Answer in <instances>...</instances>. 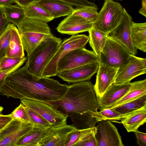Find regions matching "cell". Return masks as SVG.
Masks as SVG:
<instances>
[{
    "mask_svg": "<svg viewBox=\"0 0 146 146\" xmlns=\"http://www.w3.org/2000/svg\"><path fill=\"white\" fill-rule=\"evenodd\" d=\"M68 86L50 77H40L27 70L26 65L10 74L0 88L1 95L8 98L28 99L48 102L58 100Z\"/></svg>",
    "mask_w": 146,
    "mask_h": 146,
    "instance_id": "6da1fadb",
    "label": "cell"
},
{
    "mask_svg": "<svg viewBox=\"0 0 146 146\" xmlns=\"http://www.w3.org/2000/svg\"><path fill=\"white\" fill-rule=\"evenodd\" d=\"M45 102L69 117L71 125L77 129L92 128L98 122L92 115L100 108L94 85L90 81L74 83L68 86L61 98Z\"/></svg>",
    "mask_w": 146,
    "mask_h": 146,
    "instance_id": "7a4b0ae2",
    "label": "cell"
},
{
    "mask_svg": "<svg viewBox=\"0 0 146 146\" xmlns=\"http://www.w3.org/2000/svg\"><path fill=\"white\" fill-rule=\"evenodd\" d=\"M62 39L53 35L42 40L31 55L27 57L25 65L28 71L33 74L42 77L46 66L58 50Z\"/></svg>",
    "mask_w": 146,
    "mask_h": 146,
    "instance_id": "3957f363",
    "label": "cell"
},
{
    "mask_svg": "<svg viewBox=\"0 0 146 146\" xmlns=\"http://www.w3.org/2000/svg\"><path fill=\"white\" fill-rule=\"evenodd\" d=\"M17 26L27 57L42 40L53 35L47 23L43 21L26 17Z\"/></svg>",
    "mask_w": 146,
    "mask_h": 146,
    "instance_id": "277c9868",
    "label": "cell"
},
{
    "mask_svg": "<svg viewBox=\"0 0 146 146\" xmlns=\"http://www.w3.org/2000/svg\"><path fill=\"white\" fill-rule=\"evenodd\" d=\"M123 14V8L120 3L113 0H105L93 22V27L108 34L120 23Z\"/></svg>",
    "mask_w": 146,
    "mask_h": 146,
    "instance_id": "5b68a950",
    "label": "cell"
},
{
    "mask_svg": "<svg viewBox=\"0 0 146 146\" xmlns=\"http://www.w3.org/2000/svg\"><path fill=\"white\" fill-rule=\"evenodd\" d=\"M89 40V36L84 34L72 35L68 38L64 39L45 68L42 76L50 77L57 75L58 74L57 66L60 59L71 51L84 47Z\"/></svg>",
    "mask_w": 146,
    "mask_h": 146,
    "instance_id": "8992f818",
    "label": "cell"
},
{
    "mask_svg": "<svg viewBox=\"0 0 146 146\" xmlns=\"http://www.w3.org/2000/svg\"><path fill=\"white\" fill-rule=\"evenodd\" d=\"M131 55L123 46L108 36L98 62L108 67L119 68L128 62Z\"/></svg>",
    "mask_w": 146,
    "mask_h": 146,
    "instance_id": "52a82bcc",
    "label": "cell"
},
{
    "mask_svg": "<svg viewBox=\"0 0 146 146\" xmlns=\"http://www.w3.org/2000/svg\"><path fill=\"white\" fill-rule=\"evenodd\" d=\"M98 56L93 51L84 47L78 48L71 51L60 59L57 70L58 73L89 63L98 62Z\"/></svg>",
    "mask_w": 146,
    "mask_h": 146,
    "instance_id": "ba28073f",
    "label": "cell"
},
{
    "mask_svg": "<svg viewBox=\"0 0 146 146\" xmlns=\"http://www.w3.org/2000/svg\"><path fill=\"white\" fill-rule=\"evenodd\" d=\"M34 124L13 119L0 131V146H16L19 140L33 128Z\"/></svg>",
    "mask_w": 146,
    "mask_h": 146,
    "instance_id": "9c48e42d",
    "label": "cell"
},
{
    "mask_svg": "<svg viewBox=\"0 0 146 146\" xmlns=\"http://www.w3.org/2000/svg\"><path fill=\"white\" fill-rule=\"evenodd\" d=\"M21 102L38 113L49 122L51 126L57 127L66 124L68 117L46 102L28 99L21 100Z\"/></svg>",
    "mask_w": 146,
    "mask_h": 146,
    "instance_id": "30bf717a",
    "label": "cell"
},
{
    "mask_svg": "<svg viewBox=\"0 0 146 146\" xmlns=\"http://www.w3.org/2000/svg\"><path fill=\"white\" fill-rule=\"evenodd\" d=\"M146 73V58L131 54L128 62L118 68L114 83H128L134 78Z\"/></svg>",
    "mask_w": 146,
    "mask_h": 146,
    "instance_id": "8fae6325",
    "label": "cell"
},
{
    "mask_svg": "<svg viewBox=\"0 0 146 146\" xmlns=\"http://www.w3.org/2000/svg\"><path fill=\"white\" fill-rule=\"evenodd\" d=\"M123 18L119 24L110 32L108 36L118 42L123 46L130 54L135 56L137 51L132 44L131 28L132 18L123 8Z\"/></svg>",
    "mask_w": 146,
    "mask_h": 146,
    "instance_id": "7c38bea8",
    "label": "cell"
},
{
    "mask_svg": "<svg viewBox=\"0 0 146 146\" xmlns=\"http://www.w3.org/2000/svg\"><path fill=\"white\" fill-rule=\"evenodd\" d=\"M98 122L95 134L97 146H124L117 129L110 120Z\"/></svg>",
    "mask_w": 146,
    "mask_h": 146,
    "instance_id": "4fadbf2b",
    "label": "cell"
},
{
    "mask_svg": "<svg viewBox=\"0 0 146 146\" xmlns=\"http://www.w3.org/2000/svg\"><path fill=\"white\" fill-rule=\"evenodd\" d=\"M99 66L98 62L91 63L62 71L57 76L70 83L89 80L97 72Z\"/></svg>",
    "mask_w": 146,
    "mask_h": 146,
    "instance_id": "5bb4252c",
    "label": "cell"
},
{
    "mask_svg": "<svg viewBox=\"0 0 146 146\" xmlns=\"http://www.w3.org/2000/svg\"><path fill=\"white\" fill-rule=\"evenodd\" d=\"M93 26V22L72 14L62 20L56 28L61 34L75 35L88 31Z\"/></svg>",
    "mask_w": 146,
    "mask_h": 146,
    "instance_id": "9a60e30c",
    "label": "cell"
},
{
    "mask_svg": "<svg viewBox=\"0 0 146 146\" xmlns=\"http://www.w3.org/2000/svg\"><path fill=\"white\" fill-rule=\"evenodd\" d=\"M75 128L67 124L46 128L40 146H64L68 134Z\"/></svg>",
    "mask_w": 146,
    "mask_h": 146,
    "instance_id": "2e32d148",
    "label": "cell"
},
{
    "mask_svg": "<svg viewBox=\"0 0 146 146\" xmlns=\"http://www.w3.org/2000/svg\"><path fill=\"white\" fill-rule=\"evenodd\" d=\"M131 86V82L121 84H112L102 97L97 98L99 109L109 108L126 94Z\"/></svg>",
    "mask_w": 146,
    "mask_h": 146,
    "instance_id": "e0dca14e",
    "label": "cell"
},
{
    "mask_svg": "<svg viewBox=\"0 0 146 146\" xmlns=\"http://www.w3.org/2000/svg\"><path fill=\"white\" fill-rule=\"evenodd\" d=\"M118 68L99 64L94 85L97 98L102 97L108 88L114 83Z\"/></svg>",
    "mask_w": 146,
    "mask_h": 146,
    "instance_id": "ac0fdd59",
    "label": "cell"
},
{
    "mask_svg": "<svg viewBox=\"0 0 146 146\" xmlns=\"http://www.w3.org/2000/svg\"><path fill=\"white\" fill-rule=\"evenodd\" d=\"M35 2L54 19L69 15L72 14L74 10L72 6L59 0H38Z\"/></svg>",
    "mask_w": 146,
    "mask_h": 146,
    "instance_id": "d6986e66",
    "label": "cell"
},
{
    "mask_svg": "<svg viewBox=\"0 0 146 146\" xmlns=\"http://www.w3.org/2000/svg\"><path fill=\"white\" fill-rule=\"evenodd\" d=\"M46 128L35 124L33 128L19 140L16 146H40Z\"/></svg>",
    "mask_w": 146,
    "mask_h": 146,
    "instance_id": "ffe728a7",
    "label": "cell"
},
{
    "mask_svg": "<svg viewBox=\"0 0 146 146\" xmlns=\"http://www.w3.org/2000/svg\"><path fill=\"white\" fill-rule=\"evenodd\" d=\"M131 41L136 49L146 52V23L132 22L131 28Z\"/></svg>",
    "mask_w": 146,
    "mask_h": 146,
    "instance_id": "44dd1931",
    "label": "cell"
},
{
    "mask_svg": "<svg viewBox=\"0 0 146 146\" xmlns=\"http://www.w3.org/2000/svg\"><path fill=\"white\" fill-rule=\"evenodd\" d=\"M121 121L128 132H134L146 121V107L130 113Z\"/></svg>",
    "mask_w": 146,
    "mask_h": 146,
    "instance_id": "7402d4cb",
    "label": "cell"
},
{
    "mask_svg": "<svg viewBox=\"0 0 146 146\" xmlns=\"http://www.w3.org/2000/svg\"><path fill=\"white\" fill-rule=\"evenodd\" d=\"M24 50L18 29L11 24V35L6 56L23 58L25 56Z\"/></svg>",
    "mask_w": 146,
    "mask_h": 146,
    "instance_id": "603a6c76",
    "label": "cell"
},
{
    "mask_svg": "<svg viewBox=\"0 0 146 146\" xmlns=\"http://www.w3.org/2000/svg\"><path fill=\"white\" fill-rule=\"evenodd\" d=\"M146 94V79L131 82L128 92L120 100L109 108L116 107Z\"/></svg>",
    "mask_w": 146,
    "mask_h": 146,
    "instance_id": "cb8c5ba5",
    "label": "cell"
},
{
    "mask_svg": "<svg viewBox=\"0 0 146 146\" xmlns=\"http://www.w3.org/2000/svg\"><path fill=\"white\" fill-rule=\"evenodd\" d=\"M88 32L90 46L93 51L99 58L107 40L108 34L93 26Z\"/></svg>",
    "mask_w": 146,
    "mask_h": 146,
    "instance_id": "d4e9b609",
    "label": "cell"
},
{
    "mask_svg": "<svg viewBox=\"0 0 146 146\" xmlns=\"http://www.w3.org/2000/svg\"><path fill=\"white\" fill-rule=\"evenodd\" d=\"M146 107V94L110 109L122 115H127Z\"/></svg>",
    "mask_w": 146,
    "mask_h": 146,
    "instance_id": "484cf974",
    "label": "cell"
},
{
    "mask_svg": "<svg viewBox=\"0 0 146 146\" xmlns=\"http://www.w3.org/2000/svg\"><path fill=\"white\" fill-rule=\"evenodd\" d=\"M26 17L45 21L47 23L54 17L35 2L23 7Z\"/></svg>",
    "mask_w": 146,
    "mask_h": 146,
    "instance_id": "4316f807",
    "label": "cell"
},
{
    "mask_svg": "<svg viewBox=\"0 0 146 146\" xmlns=\"http://www.w3.org/2000/svg\"><path fill=\"white\" fill-rule=\"evenodd\" d=\"M2 8L8 19L17 26L26 17L23 7L11 4Z\"/></svg>",
    "mask_w": 146,
    "mask_h": 146,
    "instance_id": "83f0119b",
    "label": "cell"
},
{
    "mask_svg": "<svg viewBox=\"0 0 146 146\" xmlns=\"http://www.w3.org/2000/svg\"><path fill=\"white\" fill-rule=\"evenodd\" d=\"M129 114L122 115L111 109L108 108L103 109L99 112H93L92 115L99 122L103 120L121 121Z\"/></svg>",
    "mask_w": 146,
    "mask_h": 146,
    "instance_id": "f1b7e54d",
    "label": "cell"
},
{
    "mask_svg": "<svg viewBox=\"0 0 146 146\" xmlns=\"http://www.w3.org/2000/svg\"><path fill=\"white\" fill-rule=\"evenodd\" d=\"M94 127L83 129H75L68 134L64 146H75L85 136L92 131Z\"/></svg>",
    "mask_w": 146,
    "mask_h": 146,
    "instance_id": "f546056e",
    "label": "cell"
},
{
    "mask_svg": "<svg viewBox=\"0 0 146 146\" xmlns=\"http://www.w3.org/2000/svg\"><path fill=\"white\" fill-rule=\"evenodd\" d=\"M98 9V7L92 6L76 7L72 14L93 22L97 17Z\"/></svg>",
    "mask_w": 146,
    "mask_h": 146,
    "instance_id": "4dcf8cb0",
    "label": "cell"
},
{
    "mask_svg": "<svg viewBox=\"0 0 146 146\" xmlns=\"http://www.w3.org/2000/svg\"><path fill=\"white\" fill-rule=\"evenodd\" d=\"M11 24L9 25L0 36V61L6 56L11 37Z\"/></svg>",
    "mask_w": 146,
    "mask_h": 146,
    "instance_id": "1f68e13d",
    "label": "cell"
},
{
    "mask_svg": "<svg viewBox=\"0 0 146 146\" xmlns=\"http://www.w3.org/2000/svg\"><path fill=\"white\" fill-rule=\"evenodd\" d=\"M10 114L13 119H19L25 122L32 123L25 106L21 102Z\"/></svg>",
    "mask_w": 146,
    "mask_h": 146,
    "instance_id": "d6a6232c",
    "label": "cell"
},
{
    "mask_svg": "<svg viewBox=\"0 0 146 146\" xmlns=\"http://www.w3.org/2000/svg\"><path fill=\"white\" fill-rule=\"evenodd\" d=\"M26 110L30 118L31 122L47 128L51 126V124L36 111L25 106Z\"/></svg>",
    "mask_w": 146,
    "mask_h": 146,
    "instance_id": "836d02e7",
    "label": "cell"
},
{
    "mask_svg": "<svg viewBox=\"0 0 146 146\" xmlns=\"http://www.w3.org/2000/svg\"><path fill=\"white\" fill-rule=\"evenodd\" d=\"M23 58L5 56L0 61V71L8 69L16 65L25 59Z\"/></svg>",
    "mask_w": 146,
    "mask_h": 146,
    "instance_id": "e575fe53",
    "label": "cell"
},
{
    "mask_svg": "<svg viewBox=\"0 0 146 146\" xmlns=\"http://www.w3.org/2000/svg\"><path fill=\"white\" fill-rule=\"evenodd\" d=\"M96 127L91 132L85 136L75 146H97L95 137Z\"/></svg>",
    "mask_w": 146,
    "mask_h": 146,
    "instance_id": "d590c367",
    "label": "cell"
},
{
    "mask_svg": "<svg viewBox=\"0 0 146 146\" xmlns=\"http://www.w3.org/2000/svg\"><path fill=\"white\" fill-rule=\"evenodd\" d=\"M27 59V57L20 62L8 69L0 71V88L3 85L7 77L11 73L15 71L21 66Z\"/></svg>",
    "mask_w": 146,
    "mask_h": 146,
    "instance_id": "8d00e7d4",
    "label": "cell"
},
{
    "mask_svg": "<svg viewBox=\"0 0 146 146\" xmlns=\"http://www.w3.org/2000/svg\"><path fill=\"white\" fill-rule=\"evenodd\" d=\"M68 4L72 6L79 8L86 6L97 7L94 3L90 2L88 0H59Z\"/></svg>",
    "mask_w": 146,
    "mask_h": 146,
    "instance_id": "74e56055",
    "label": "cell"
},
{
    "mask_svg": "<svg viewBox=\"0 0 146 146\" xmlns=\"http://www.w3.org/2000/svg\"><path fill=\"white\" fill-rule=\"evenodd\" d=\"M10 23L6 17L2 7H0V36Z\"/></svg>",
    "mask_w": 146,
    "mask_h": 146,
    "instance_id": "f35d334b",
    "label": "cell"
},
{
    "mask_svg": "<svg viewBox=\"0 0 146 146\" xmlns=\"http://www.w3.org/2000/svg\"><path fill=\"white\" fill-rule=\"evenodd\" d=\"M13 118L11 114L4 115L0 114V131L5 127Z\"/></svg>",
    "mask_w": 146,
    "mask_h": 146,
    "instance_id": "ab89813d",
    "label": "cell"
},
{
    "mask_svg": "<svg viewBox=\"0 0 146 146\" xmlns=\"http://www.w3.org/2000/svg\"><path fill=\"white\" fill-rule=\"evenodd\" d=\"M137 140V144L139 146H146V134L138 131L134 132Z\"/></svg>",
    "mask_w": 146,
    "mask_h": 146,
    "instance_id": "60d3db41",
    "label": "cell"
},
{
    "mask_svg": "<svg viewBox=\"0 0 146 146\" xmlns=\"http://www.w3.org/2000/svg\"><path fill=\"white\" fill-rule=\"evenodd\" d=\"M38 0H13L14 3L17 4L20 7H24Z\"/></svg>",
    "mask_w": 146,
    "mask_h": 146,
    "instance_id": "b9f144b4",
    "label": "cell"
},
{
    "mask_svg": "<svg viewBox=\"0 0 146 146\" xmlns=\"http://www.w3.org/2000/svg\"><path fill=\"white\" fill-rule=\"evenodd\" d=\"M141 7L139 11V13L146 17V0H141Z\"/></svg>",
    "mask_w": 146,
    "mask_h": 146,
    "instance_id": "7bdbcfd3",
    "label": "cell"
},
{
    "mask_svg": "<svg viewBox=\"0 0 146 146\" xmlns=\"http://www.w3.org/2000/svg\"><path fill=\"white\" fill-rule=\"evenodd\" d=\"M13 3V0H0V7H6Z\"/></svg>",
    "mask_w": 146,
    "mask_h": 146,
    "instance_id": "ee69618b",
    "label": "cell"
},
{
    "mask_svg": "<svg viewBox=\"0 0 146 146\" xmlns=\"http://www.w3.org/2000/svg\"><path fill=\"white\" fill-rule=\"evenodd\" d=\"M117 0L122 1V0Z\"/></svg>",
    "mask_w": 146,
    "mask_h": 146,
    "instance_id": "f6af8a7d",
    "label": "cell"
}]
</instances>
